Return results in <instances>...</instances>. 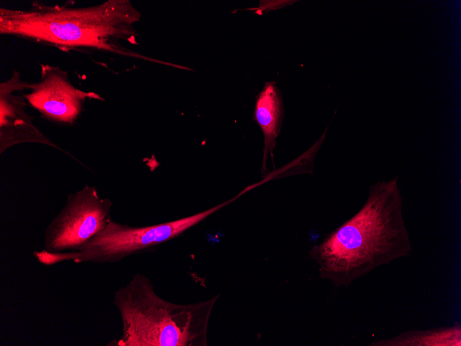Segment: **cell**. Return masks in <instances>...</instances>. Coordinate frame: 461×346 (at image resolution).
<instances>
[{"label": "cell", "instance_id": "3957f363", "mask_svg": "<svg viewBox=\"0 0 461 346\" xmlns=\"http://www.w3.org/2000/svg\"><path fill=\"white\" fill-rule=\"evenodd\" d=\"M219 295L177 304L160 297L150 278L135 273L114 293L122 334L109 346H206L210 316Z\"/></svg>", "mask_w": 461, "mask_h": 346}, {"label": "cell", "instance_id": "277c9868", "mask_svg": "<svg viewBox=\"0 0 461 346\" xmlns=\"http://www.w3.org/2000/svg\"><path fill=\"white\" fill-rule=\"evenodd\" d=\"M240 195L200 213L170 222L146 227H132L114 221L76 251L51 253L35 250L34 257L45 266L72 261L76 264L118 262L138 253L148 252L158 245L179 236L206 218L230 204Z\"/></svg>", "mask_w": 461, "mask_h": 346}, {"label": "cell", "instance_id": "6da1fadb", "mask_svg": "<svg viewBox=\"0 0 461 346\" xmlns=\"http://www.w3.org/2000/svg\"><path fill=\"white\" fill-rule=\"evenodd\" d=\"M402 204L398 176L371 184L357 213L310 249L320 277L347 287L377 267L409 256L413 248Z\"/></svg>", "mask_w": 461, "mask_h": 346}, {"label": "cell", "instance_id": "5b68a950", "mask_svg": "<svg viewBox=\"0 0 461 346\" xmlns=\"http://www.w3.org/2000/svg\"><path fill=\"white\" fill-rule=\"evenodd\" d=\"M112 204L88 184L70 194L59 213L45 229L43 251H76L103 230L112 218Z\"/></svg>", "mask_w": 461, "mask_h": 346}, {"label": "cell", "instance_id": "8992f818", "mask_svg": "<svg viewBox=\"0 0 461 346\" xmlns=\"http://www.w3.org/2000/svg\"><path fill=\"white\" fill-rule=\"evenodd\" d=\"M28 89L30 93H23L27 103L43 118L62 126L75 124L88 99L104 100L94 92L76 88L67 72L48 64H41L40 79L29 84Z\"/></svg>", "mask_w": 461, "mask_h": 346}, {"label": "cell", "instance_id": "9c48e42d", "mask_svg": "<svg viewBox=\"0 0 461 346\" xmlns=\"http://www.w3.org/2000/svg\"><path fill=\"white\" fill-rule=\"evenodd\" d=\"M371 346H460L461 326H452L426 329H410L387 339L371 343Z\"/></svg>", "mask_w": 461, "mask_h": 346}, {"label": "cell", "instance_id": "52a82bcc", "mask_svg": "<svg viewBox=\"0 0 461 346\" xmlns=\"http://www.w3.org/2000/svg\"><path fill=\"white\" fill-rule=\"evenodd\" d=\"M29 83L14 70L11 77L0 84V153L21 143L42 144L61 149L34 124L27 113V101L14 93L28 89Z\"/></svg>", "mask_w": 461, "mask_h": 346}, {"label": "cell", "instance_id": "7a4b0ae2", "mask_svg": "<svg viewBox=\"0 0 461 346\" xmlns=\"http://www.w3.org/2000/svg\"><path fill=\"white\" fill-rule=\"evenodd\" d=\"M141 14L128 0L88 7L47 6L33 1L28 10L0 8V34L19 37L63 51L92 49L152 60L121 47L137 44L133 25Z\"/></svg>", "mask_w": 461, "mask_h": 346}, {"label": "cell", "instance_id": "ba28073f", "mask_svg": "<svg viewBox=\"0 0 461 346\" xmlns=\"http://www.w3.org/2000/svg\"><path fill=\"white\" fill-rule=\"evenodd\" d=\"M253 119L260 127L264 140L262 173H265L266 161L270 155L273 157L276 138L280 131L283 119V105L280 91L275 81L264 84L257 97Z\"/></svg>", "mask_w": 461, "mask_h": 346}]
</instances>
